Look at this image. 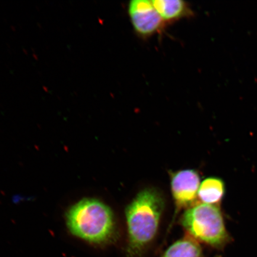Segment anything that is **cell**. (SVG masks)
Segmentation results:
<instances>
[{
  "mask_svg": "<svg viewBox=\"0 0 257 257\" xmlns=\"http://www.w3.org/2000/svg\"><path fill=\"white\" fill-rule=\"evenodd\" d=\"M162 257H202V250L195 240L185 237L172 244Z\"/></svg>",
  "mask_w": 257,
  "mask_h": 257,
  "instance_id": "cell-8",
  "label": "cell"
},
{
  "mask_svg": "<svg viewBox=\"0 0 257 257\" xmlns=\"http://www.w3.org/2000/svg\"><path fill=\"white\" fill-rule=\"evenodd\" d=\"M154 8L165 22H172L192 15L189 6L180 0H154Z\"/></svg>",
  "mask_w": 257,
  "mask_h": 257,
  "instance_id": "cell-6",
  "label": "cell"
},
{
  "mask_svg": "<svg viewBox=\"0 0 257 257\" xmlns=\"http://www.w3.org/2000/svg\"><path fill=\"white\" fill-rule=\"evenodd\" d=\"M201 185L200 175L195 170H180L173 173L171 188L177 209L188 207L194 203Z\"/></svg>",
  "mask_w": 257,
  "mask_h": 257,
  "instance_id": "cell-5",
  "label": "cell"
},
{
  "mask_svg": "<svg viewBox=\"0 0 257 257\" xmlns=\"http://www.w3.org/2000/svg\"><path fill=\"white\" fill-rule=\"evenodd\" d=\"M182 224L195 238L215 248H221L229 240L222 214L216 205H192L183 215Z\"/></svg>",
  "mask_w": 257,
  "mask_h": 257,
  "instance_id": "cell-3",
  "label": "cell"
},
{
  "mask_svg": "<svg viewBox=\"0 0 257 257\" xmlns=\"http://www.w3.org/2000/svg\"><path fill=\"white\" fill-rule=\"evenodd\" d=\"M224 192L225 186L222 180L209 178L201 183L198 197L202 203L216 205L222 200Z\"/></svg>",
  "mask_w": 257,
  "mask_h": 257,
  "instance_id": "cell-7",
  "label": "cell"
},
{
  "mask_svg": "<svg viewBox=\"0 0 257 257\" xmlns=\"http://www.w3.org/2000/svg\"><path fill=\"white\" fill-rule=\"evenodd\" d=\"M165 201L159 191L147 188L138 193L126 208L128 233L127 253L131 257L142 254L158 230Z\"/></svg>",
  "mask_w": 257,
  "mask_h": 257,
  "instance_id": "cell-1",
  "label": "cell"
},
{
  "mask_svg": "<svg viewBox=\"0 0 257 257\" xmlns=\"http://www.w3.org/2000/svg\"><path fill=\"white\" fill-rule=\"evenodd\" d=\"M66 221L70 233L89 243H109L116 234L111 208L96 198H83L73 204L66 212Z\"/></svg>",
  "mask_w": 257,
  "mask_h": 257,
  "instance_id": "cell-2",
  "label": "cell"
},
{
  "mask_svg": "<svg viewBox=\"0 0 257 257\" xmlns=\"http://www.w3.org/2000/svg\"><path fill=\"white\" fill-rule=\"evenodd\" d=\"M128 12L135 31L143 38L152 36L160 32L165 24L152 1L133 0L128 3Z\"/></svg>",
  "mask_w": 257,
  "mask_h": 257,
  "instance_id": "cell-4",
  "label": "cell"
}]
</instances>
